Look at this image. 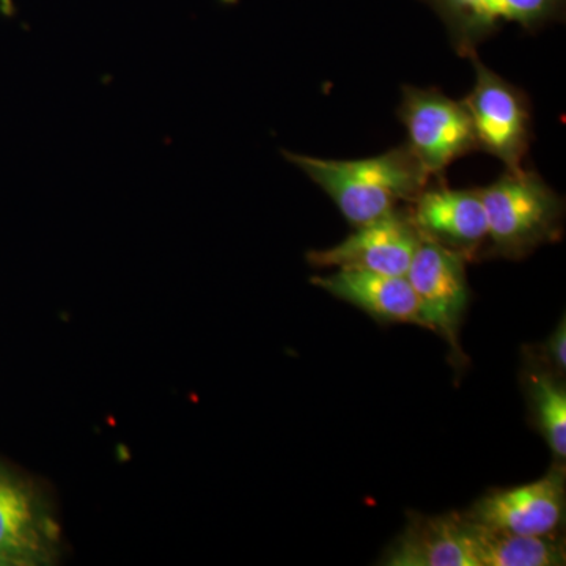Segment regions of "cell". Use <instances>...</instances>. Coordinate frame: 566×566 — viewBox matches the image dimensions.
Segmentation results:
<instances>
[{"label": "cell", "mask_w": 566, "mask_h": 566, "mask_svg": "<svg viewBox=\"0 0 566 566\" xmlns=\"http://www.w3.org/2000/svg\"><path fill=\"white\" fill-rule=\"evenodd\" d=\"M283 156L316 182L354 227L381 218L401 202H412L431 180L406 144L375 158L354 161L290 151H283Z\"/></svg>", "instance_id": "cell-1"}, {"label": "cell", "mask_w": 566, "mask_h": 566, "mask_svg": "<svg viewBox=\"0 0 566 566\" xmlns=\"http://www.w3.org/2000/svg\"><path fill=\"white\" fill-rule=\"evenodd\" d=\"M479 191L486 211L488 240L495 255L521 259L560 234L564 202L538 174L506 170Z\"/></svg>", "instance_id": "cell-2"}, {"label": "cell", "mask_w": 566, "mask_h": 566, "mask_svg": "<svg viewBox=\"0 0 566 566\" xmlns=\"http://www.w3.org/2000/svg\"><path fill=\"white\" fill-rule=\"evenodd\" d=\"M398 118L409 150L430 178H442L450 164L479 150L474 123L464 102L436 88L405 87Z\"/></svg>", "instance_id": "cell-3"}, {"label": "cell", "mask_w": 566, "mask_h": 566, "mask_svg": "<svg viewBox=\"0 0 566 566\" xmlns=\"http://www.w3.org/2000/svg\"><path fill=\"white\" fill-rule=\"evenodd\" d=\"M475 85L464 99L474 123L479 150L505 164L506 170L523 169L531 144V104L526 93L479 61L475 52Z\"/></svg>", "instance_id": "cell-4"}, {"label": "cell", "mask_w": 566, "mask_h": 566, "mask_svg": "<svg viewBox=\"0 0 566 566\" xmlns=\"http://www.w3.org/2000/svg\"><path fill=\"white\" fill-rule=\"evenodd\" d=\"M566 512L565 469H551L542 479L483 495L461 513L479 526L510 534L554 536L564 526Z\"/></svg>", "instance_id": "cell-5"}, {"label": "cell", "mask_w": 566, "mask_h": 566, "mask_svg": "<svg viewBox=\"0 0 566 566\" xmlns=\"http://www.w3.org/2000/svg\"><path fill=\"white\" fill-rule=\"evenodd\" d=\"M465 259L420 234L406 277L415 290L428 329L444 335L457 348L458 331L468 307Z\"/></svg>", "instance_id": "cell-6"}, {"label": "cell", "mask_w": 566, "mask_h": 566, "mask_svg": "<svg viewBox=\"0 0 566 566\" xmlns=\"http://www.w3.org/2000/svg\"><path fill=\"white\" fill-rule=\"evenodd\" d=\"M419 241L420 233L411 214L395 208L375 221L356 227V232L340 244L311 252L307 259L318 268L406 275Z\"/></svg>", "instance_id": "cell-7"}, {"label": "cell", "mask_w": 566, "mask_h": 566, "mask_svg": "<svg viewBox=\"0 0 566 566\" xmlns=\"http://www.w3.org/2000/svg\"><path fill=\"white\" fill-rule=\"evenodd\" d=\"M461 55H471L476 44L513 22L538 29L564 14L565 0H433L430 2Z\"/></svg>", "instance_id": "cell-8"}, {"label": "cell", "mask_w": 566, "mask_h": 566, "mask_svg": "<svg viewBox=\"0 0 566 566\" xmlns=\"http://www.w3.org/2000/svg\"><path fill=\"white\" fill-rule=\"evenodd\" d=\"M0 558L40 566L54 558V532L32 486L0 463Z\"/></svg>", "instance_id": "cell-9"}, {"label": "cell", "mask_w": 566, "mask_h": 566, "mask_svg": "<svg viewBox=\"0 0 566 566\" xmlns=\"http://www.w3.org/2000/svg\"><path fill=\"white\" fill-rule=\"evenodd\" d=\"M409 211L420 234L464 259L488 240L486 211L479 189L427 186Z\"/></svg>", "instance_id": "cell-10"}, {"label": "cell", "mask_w": 566, "mask_h": 566, "mask_svg": "<svg viewBox=\"0 0 566 566\" xmlns=\"http://www.w3.org/2000/svg\"><path fill=\"white\" fill-rule=\"evenodd\" d=\"M386 566H480L468 521L460 513L415 515L387 549Z\"/></svg>", "instance_id": "cell-11"}, {"label": "cell", "mask_w": 566, "mask_h": 566, "mask_svg": "<svg viewBox=\"0 0 566 566\" xmlns=\"http://www.w3.org/2000/svg\"><path fill=\"white\" fill-rule=\"evenodd\" d=\"M312 282L379 322L417 324L428 329L419 300L406 275L337 270L324 277L318 275Z\"/></svg>", "instance_id": "cell-12"}, {"label": "cell", "mask_w": 566, "mask_h": 566, "mask_svg": "<svg viewBox=\"0 0 566 566\" xmlns=\"http://www.w3.org/2000/svg\"><path fill=\"white\" fill-rule=\"evenodd\" d=\"M468 524L471 528L475 556L479 558L480 566H558L566 564L565 543L558 535H517L482 527L471 521H468Z\"/></svg>", "instance_id": "cell-13"}, {"label": "cell", "mask_w": 566, "mask_h": 566, "mask_svg": "<svg viewBox=\"0 0 566 566\" xmlns=\"http://www.w3.org/2000/svg\"><path fill=\"white\" fill-rule=\"evenodd\" d=\"M531 397L534 400L536 422L553 450L558 463L566 458V390L549 374H534L531 378Z\"/></svg>", "instance_id": "cell-14"}, {"label": "cell", "mask_w": 566, "mask_h": 566, "mask_svg": "<svg viewBox=\"0 0 566 566\" xmlns=\"http://www.w3.org/2000/svg\"><path fill=\"white\" fill-rule=\"evenodd\" d=\"M546 356L551 365L556 368L558 375L566 370V323L565 318L557 324L556 331L551 335L546 344Z\"/></svg>", "instance_id": "cell-15"}, {"label": "cell", "mask_w": 566, "mask_h": 566, "mask_svg": "<svg viewBox=\"0 0 566 566\" xmlns=\"http://www.w3.org/2000/svg\"><path fill=\"white\" fill-rule=\"evenodd\" d=\"M0 566H7L6 562H3L2 558H0Z\"/></svg>", "instance_id": "cell-16"}, {"label": "cell", "mask_w": 566, "mask_h": 566, "mask_svg": "<svg viewBox=\"0 0 566 566\" xmlns=\"http://www.w3.org/2000/svg\"><path fill=\"white\" fill-rule=\"evenodd\" d=\"M424 2H428V3H430V2H433V0H424Z\"/></svg>", "instance_id": "cell-17"}]
</instances>
